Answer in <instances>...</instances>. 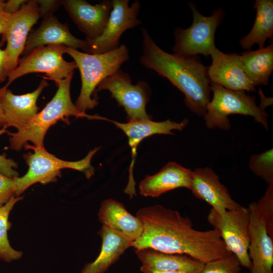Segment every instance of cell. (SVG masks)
<instances>
[{
  "instance_id": "obj_1",
  "label": "cell",
  "mask_w": 273,
  "mask_h": 273,
  "mask_svg": "<svg viewBox=\"0 0 273 273\" xmlns=\"http://www.w3.org/2000/svg\"><path fill=\"white\" fill-rule=\"evenodd\" d=\"M136 217L143 230L132 243L135 249L186 254L204 263L232 253L215 230L193 229L191 219L178 211L154 205L140 208Z\"/></svg>"
},
{
  "instance_id": "obj_2",
  "label": "cell",
  "mask_w": 273,
  "mask_h": 273,
  "mask_svg": "<svg viewBox=\"0 0 273 273\" xmlns=\"http://www.w3.org/2000/svg\"><path fill=\"white\" fill-rule=\"evenodd\" d=\"M142 36L141 64L167 78L184 94L187 107L193 113L204 116L210 101L208 67L202 64L198 56H180L163 50L146 28H142Z\"/></svg>"
},
{
  "instance_id": "obj_3",
  "label": "cell",
  "mask_w": 273,
  "mask_h": 273,
  "mask_svg": "<svg viewBox=\"0 0 273 273\" xmlns=\"http://www.w3.org/2000/svg\"><path fill=\"white\" fill-rule=\"evenodd\" d=\"M72 77L73 75H71L56 82L58 89L54 97L27 126L16 132L9 131L7 133L10 136L11 149L20 151L28 142L33 143L34 146H43L44 137L49 128L59 120L69 123L70 116L110 121L101 116L88 115L79 110L72 102L70 96Z\"/></svg>"
},
{
  "instance_id": "obj_4",
  "label": "cell",
  "mask_w": 273,
  "mask_h": 273,
  "mask_svg": "<svg viewBox=\"0 0 273 273\" xmlns=\"http://www.w3.org/2000/svg\"><path fill=\"white\" fill-rule=\"evenodd\" d=\"M79 69L81 87L75 105L82 112L92 109L98 104L96 90L99 83L111 76L129 58V51L124 43L112 51L99 54H89L66 47V53Z\"/></svg>"
},
{
  "instance_id": "obj_5",
  "label": "cell",
  "mask_w": 273,
  "mask_h": 273,
  "mask_svg": "<svg viewBox=\"0 0 273 273\" xmlns=\"http://www.w3.org/2000/svg\"><path fill=\"white\" fill-rule=\"evenodd\" d=\"M31 149L33 153L24 155L28 165L27 173L22 177L14 178L16 185V197L19 196L28 187L36 183L42 184L56 181L61 176V170L70 168L82 172L87 178H90L95 173V168L91 164L94 155L101 149L96 147L88 152L83 159L76 161L61 160L49 153L43 146H31L28 144L24 146Z\"/></svg>"
},
{
  "instance_id": "obj_6",
  "label": "cell",
  "mask_w": 273,
  "mask_h": 273,
  "mask_svg": "<svg viewBox=\"0 0 273 273\" xmlns=\"http://www.w3.org/2000/svg\"><path fill=\"white\" fill-rule=\"evenodd\" d=\"M210 89L213 97L203 116L208 128L228 130L231 127L228 116L241 114L253 117L255 121L268 130V115L257 105L255 96H249L244 91L230 90L212 82Z\"/></svg>"
},
{
  "instance_id": "obj_7",
  "label": "cell",
  "mask_w": 273,
  "mask_h": 273,
  "mask_svg": "<svg viewBox=\"0 0 273 273\" xmlns=\"http://www.w3.org/2000/svg\"><path fill=\"white\" fill-rule=\"evenodd\" d=\"M189 6L193 13L192 25L187 29L176 27L173 32L175 43L173 54L180 56H210L215 48V34L223 20L225 13L222 8L214 10L209 16L201 14L192 2Z\"/></svg>"
},
{
  "instance_id": "obj_8",
  "label": "cell",
  "mask_w": 273,
  "mask_h": 273,
  "mask_svg": "<svg viewBox=\"0 0 273 273\" xmlns=\"http://www.w3.org/2000/svg\"><path fill=\"white\" fill-rule=\"evenodd\" d=\"M249 216L248 208L241 205L223 213H219L211 208L207 220L228 249L237 257L241 266L250 270L252 263L248 254L250 239Z\"/></svg>"
},
{
  "instance_id": "obj_9",
  "label": "cell",
  "mask_w": 273,
  "mask_h": 273,
  "mask_svg": "<svg viewBox=\"0 0 273 273\" xmlns=\"http://www.w3.org/2000/svg\"><path fill=\"white\" fill-rule=\"evenodd\" d=\"M66 47L49 45L37 47L22 59L19 60L17 67L8 75V86L17 78L31 73H44L49 79L55 82L73 75L77 68L75 62H67L63 58Z\"/></svg>"
},
{
  "instance_id": "obj_10",
  "label": "cell",
  "mask_w": 273,
  "mask_h": 273,
  "mask_svg": "<svg viewBox=\"0 0 273 273\" xmlns=\"http://www.w3.org/2000/svg\"><path fill=\"white\" fill-rule=\"evenodd\" d=\"M102 90H108L111 98L124 108L128 121L151 119L146 110L151 96L147 82L140 81L133 84L129 74L120 69L99 83L96 94Z\"/></svg>"
},
{
  "instance_id": "obj_11",
  "label": "cell",
  "mask_w": 273,
  "mask_h": 273,
  "mask_svg": "<svg viewBox=\"0 0 273 273\" xmlns=\"http://www.w3.org/2000/svg\"><path fill=\"white\" fill-rule=\"evenodd\" d=\"M111 1L112 9L107 25L100 36L93 40L85 39L88 45L85 53L103 54L118 48L122 34L141 23L138 18L141 8L138 1L131 6L129 0Z\"/></svg>"
},
{
  "instance_id": "obj_12",
  "label": "cell",
  "mask_w": 273,
  "mask_h": 273,
  "mask_svg": "<svg viewBox=\"0 0 273 273\" xmlns=\"http://www.w3.org/2000/svg\"><path fill=\"white\" fill-rule=\"evenodd\" d=\"M39 18L37 0L27 1L17 12L10 15L2 40L7 41L4 68L7 76L17 67L29 32Z\"/></svg>"
},
{
  "instance_id": "obj_13",
  "label": "cell",
  "mask_w": 273,
  "mask_h": 273,
  "mask_svg": "<svg viewBox=\"0 0 273 273\" xmlns=\"http://www.w3.org/2000/svg\"><path fill=\"white\" fill-rule=\"evenodd\" d=\"M116 127L120 129L128 139V144L131 148V161L129 167L128 183L124 192L132 199L136 195L135 182L133 175V169L136 156L137 148L140 143L145 138L155 134L173 135L172 130L181 131L188 124L189 120L186 118L180 122H176L168 119L163 121L156 122L150 119L132 120L126 123L119 122L111 120Z\"/></svg>"
},
{
  "instance_id": "obj_14",
  "label": "cell",
  "mask_w": 273,
  "mask_h": 273,
  "mask_svg": "<svg viewBox=\"0 0 273 273\" xmlns=\"http://www.w3.org/2000/svg\"><path fill=\"white\" fill-rule=\"evenodd\" d=\"M210 56L212 63L208 72L211 82L232 90L256 91L244 71L240 55L225 54L216 48Z\"/></svg>"
},
{
  "instance_id": "obj_15",
  "label": "cell",
  "mask_w": 273,
  "mask_h": 273,
  "mask_svg": "<svg viewBox=\"0 0 273 273\" xmlns=\"http://www.w3.org/2000/svg\"><path fill=\"white\" fill-rule=\"evenodd\" d=\"M62 5L86 40H93L103 32L112 9L111 1L92 5L84 0H63Z\"/></svg>"
},
{
  "instance_id": "obj_16",
  "label": "cell",
  "mask_w": 273,
  "mask_h": 273,
  "mask_svg": "<svg viewBox=\"0 0 273 273\" xmlns=\"http://www.w3.org/2000/svg\"><path fill=\"white\" fill-rule=\"evenodd\" d=\"M189 190L195 197L208 203L219 213L240 206L232 199L227 188L210 167L197 168L193 171Z\"/></svg>"
},
{
  "instance_id": "obj_17",
  "label": "cell",
  "mask_w": 273,
  "mask_h": 273,
  "mask_svg": "<svg viewBox=\"0 0 273 273\" xmlns=\"http://www.w3.org/2000/svg\"><path fill=\"white\" fill-rule=\"evenodd\" d=\"M49 85L42 79L32 92L16 95L4 86L0 88V104L6 121V127L13 126L18 130L24 128L38 112L36 102L43 89Z\"/></svg>"
},
{
  "instance_id": "obj_18",
  "label": "cell",
  "mask_w": 273,
  "mask_h": 273,
  "mask_svg": "<svg viewBox=\"0 0 273 273\" xmlns=\"http://www.w3.org/2000/svg\"><path fill=\"white\" fill-rule=\"evenodd\" d=\"M250 243L248 254L251 261L250 273H273V238L256 209V202L249 206Z\"/></svg>"
},
{
  "instance_id": "obj_19",
  "label": "cell",
  "mask_w": 273,
  "mask_h": 273,
  "mask_svg": "<svg viewBox=\"0 0 273 273\" xmlns=\"http://www.w3.org/2000/svg\"><path fill=\"white\" fill-rule=\"evenodd\" d=\"M59 44L80 49L84 53L88 46L86 40L75 37L67 24L61 23L52 14L43 17L40 26L29 33L22 54L25 57L37 47Z\"/></svg>"
},
{
  "instance_id": "obj_20",
  "label": "cell",
  "mask_w": 273,
  "mask_h": 273,
  "mask_svg": "<svg viewBox=\"0 0 273 273\" xmlns=\"http://www.w3.org/2000/svg\"><path fill=\"white\" fill-rule=\"evenodd\" d=\"M193 171L179 164L168 162L157 173L147 175L139 184L140 195L158 197L163 194L179 188L190 189Z\"/></svg>"
},
{
  "instance_id": "obj_21",
  "label": "cell",
  "mask_w": 273,
  "mask_h": 273,
  "mask_svg": "<svg viewBox=\"0 0 273 273\" xmlns=\"http://www.w3.org/2000/svg\"><path fill=\"white\" fill-rule=\"evenodd\" d=\"M98 234L102 239L101 251L96 259L86 263L79 273H105L127 249L132 247L133 241L104 225Z\"/></svg>"
},
{
  "instance_id": "obj_22",
  "label": "cell",
  "mask_w": 273,
  "mask_h": 273,
  "mask_svg": "<svg viewBox=\"0 0 273 273\" xmlns=\"http://www.w3.org/2000/svg\"><path fill=\"white\" fill-rule=\"evenodd\" d=\"M98 215L103 225L121 233L133 242L142 234L143 228L140 219L115 199L109 198L102 201Z\"/></svg>"
},
{
  "instance_id": "obj_23",
  "label": "cell",
  "mask_w": 273,
  "mask_h": 273,
  "mask_svg": "<svg viewBox=\"0 0 273 273\" xmlns=\"http://www.w3.org/2000/svg\"><path fill=\"white\" fill-rule=\"evenodd\" d=\"M142 265L159 271L200 273L204 264L186 254L169 253L151 248L135 249Z\"/></svg>"
},
{
  "instance_id": "obj_24",
  "label": "cell",
  "mask_w": 273,
  "mask_h": 273,
  "mask_svg": "<svg viewBox=\"0 0 273 273\" xmlns=\"http://www.w3.org/2000/svg\"><path fill=\"white\" fill-rule=\"evenodd\" d=\"M254 8L256 14L253 27L239 42L245 50H250L254 44L262 48L266 39L273 36V1L256 0Z\"/></svg>"
},
{
  "instance_id": "obj_25",
  "label": "cell",
  "mask_w": 273,
  "mask_h": 273,
  "mask_svg": "<svg viewBox=\"0 0 273 273\" xmlns=\"http://www.w3.org/2000/svg\"><path fill=\"white\" fill-rule=\"evenodd\" d=\"M244 71L256 86L267 85L273 71V43L255 51H245L240 55Z\"/></svg>"
},
{
  "instance_id": "obj_26",
  "label": "cell",
  "mask_w": 273,
  "mask_h": 273,
  "mask_svg": "<svg viewBox=\"0 0 273 273\" xmlns=\"http://www.w3.org/2000/svg\"><path fill=\"white\" fill-rule=\"evenodd\" d=\"M22 199V197L14 196L0 207V260L7 263L19 259L23 254L11 247L8 237V231L11 226L9 221L10 213L15 204Z\"/></svg>"
},
{
  "instance_id": "obj_27",
  "label": "cell",
  "mask_w": 273,
  "mask_h": 273,
  "mask_svg": "<svg viewBox=\"0 0 273 273\" xmlns=\"http://www.w3.org/2000/svg\"><path fill=\"white\" fill-rule=\"evenodd\" d=\"M248 165L250 170L268 184L273 183V149H269L250 156Z\"/></svg>"
},
{
  "instance_id": "obj_28",
  "label": "cell",
  "mask_w": 273,
  "mask_h": 273,
  "mask_svg": "<svg viewBox=\"0 0 273 273\" xmlns=\"http://www.w3.org/2000/svg\"><path fill=\"white\" fill-rule=\"evenodd\" d=\"M256 209L267 234L273 238V183L268 184L264 195L256 202Z\"/></svg>"
},
{
  "instance_id": "obj_29",
  "label": "cell",
  "mask_w": 273,
  "mask_h": 273,
  "mask_svg": "<svg viewBox=\"0 0 273 273\" xmlns=\"http://www.w3.org/2000/svg\"><path fill=\"white\" fill-rule=\"evenodd\" d=\"M200 273H241V265L233 253L204 264Z\"/></svg>"
},
{
  "instance_id": "obj_30",
  "label": "cell",
  "mask_w": 273,
  "mask_h": 273,
  "mask_svg": "<svg viewBox=\"0 0 273 273\" xmlns=\"http://www.w3.org/2000/svg\"><path fill=\"white\" fill-rule=\"evenodd\" d=\"M16 185L14 178L0 173V207L3 206L15 196Z\"/></svg>"
},
{
  "instance_id": "obj_31",
  "label": "cell",
  "mask_w": 273,
  "mask_h": 273,
  "mask_svg": "<svg viewBox=\"0 0 273 273\" xmlns=\"http://www.w3.org/2000/svg\"><path fill=\"white\" fill-rule=\"evenodd\" d=\"M6 127L0 129V136L4 133H8ZM18 167L17 163L13 159L7 158L5 156L0 154V173L10 177L15 178L19 176V173L15 170Z\"/></svg>"
},
{
  "instance_id": "obj_32",
  "label": "cell",
  "mask_w": 273,
  "mask_h": 273,
  "mask_svg": "<svg viewBox=\"0 0 273 273\" xmlns=\"http://www.w3.org/2000/svg\"><path fill=\"white\" fill-rule=\"evenodd\" d=\"M40 17H44L53 14L62 5V1L37 0Z\"/></svg>"
},
{
  "instance_id": "obj_33",
  "label": "cell",
  "mask_w": 273,
  "mask_h": 273,
  "mask_svg": "<svg viewBox=\"0 0 273 273\" xmlns=\"http://www.w3.org/2000/svg\"><path fill=\"white\" fill-rule=\"evenodd\" d=\"M27 1L9 0L5 2L3 12L8 14H13L17 12Z\"/></svg>"
},
{
  "instance_id": "obj_34",
  "label": "cell",
  "mask_w": 273,
  "mask_h": 273,
  "mask_svg": "<svg viewBox=\"0 0 273 273\" xmlns=\"http://www.w3.org/2000/svg\"><path fill=\"white\" fill-rule=\"evenodd\" d=\"M4 42L0 41V83L4 81L7 78L4 68L6 53L5 50L1 49Z\"/></svg>"
},
{
  "instance_id": "obj_35",
  "label": "cell",
  "mask_w": 273,
  "mask_h": 273,
  "mask_svg": "<svg viewBox=\"0 0 273 273\" xmlns=\"http://www.w3.org/2000/svg\"><path fill=\"white\" fill-rule=\"evenodd\" d=\"M258 94L260 98V104L259 107L263 110H265V108L269 105L272 104V98H266L263 94L261 88H259Z\"/></svg>"
},
{
  "instance_id": "obj_36",
  "label": "cell",
  "mask_w": 273,
  "mask_h": 273,
  "mask_svg": "<svg viewBox=\"0 0 273 273\" xmlns=\"http://www.w3.org/2000/svg\"><path fill=\"white\" fill-rule=\"evenodd\" d=\"M10 15L3 11L0 12V34L4 33Z\"/></svg>"
},
{
  "instance_id": "obj_37",
  "label": "cell",
  "mask_w": 273,
  "mask_h": 273,
  "mask_svg": "<svg viewBox=\"0 0 273 273\" xmlns=\"http://www.w3.org/2000/svg\"><path fill=\"white\" fill-rule=\"evenodd\" d=\"M142 273H190L180 271H159L142 265L140 268Z\"/></svg>"
},
{
  "instance_id": "obj_38",
  "label": "cell",
  "mask_w": 273,
  "mask_h": 273,
  "mask_svg": "<svg viewBox=\"0 0 273 273\" xmlns=\"http://www.w3.org/2000/svg\"><path fill=\"white\" fill-rule=\"evenodd\" d=\"M6 119L4 115L2 106L0 104V129L4 127H6Z\"/></svg>"
},
{
  "instance_id": "obj_39",
  "label": "cell",
  "mask_w": 273,
  "mask_h": 273,
  "mask_svg": "<svg viewBox=\"0 0 273 273\" xmlns=\"http://www.w3.org/2000/svg\"><path fill=\"white\" fill-rule=\"evenodd\" d=\"M5 3V1L0 0V12L3 11Z\"/></svg>"
}]
</instances>
